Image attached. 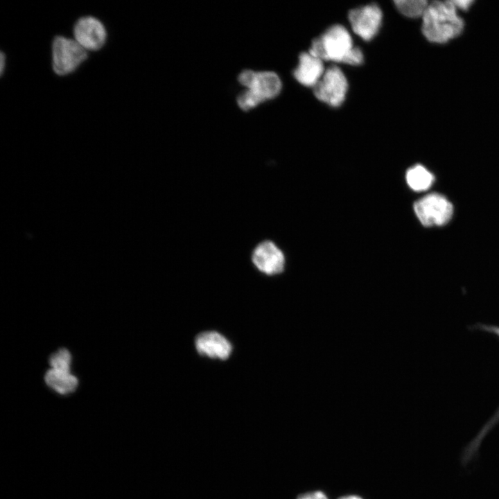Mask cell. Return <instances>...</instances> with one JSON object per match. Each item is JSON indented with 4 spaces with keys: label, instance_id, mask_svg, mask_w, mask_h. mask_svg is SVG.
Masks as SVG:
<instances>
[{
    "label": "cell",
    "instance_id": "cell-1",
    "mask_svg": "<svg viewBox=\"0 0 499 499\" xmlns=\"http://www.w3.org/2000/svg\"><path fill=\"white\" fill-rule=\"evenodd\" d=\"M322 60H331L350 65H359L363 61L361 50L353 46L351 37L342 25L329 28L315 39L308 51Z\"/></svg>",
    "mask_w": 499,
    "mask_h": 499
},
{
    "label": "cell",
    "instance_id": "cell-2",
    "mask_svg": "<svg viewBox=\"0 0 499 499\" xmlns=\"http://www.w3.org/2000/svg\"><path fill=\"white\" fill-rule=\"evenodd\" d=\"M422 21L423 35L433 43H446L459 35L464 28V21L453 1L429 3Z\"/></svg>",
    "mask_w": 499,
    "mask_h": 499
},
{
    "label": "cell",
    "instance_id": "cell-3",
    "mask_svg": "<svg viewBox=\"0 0 499 499\" xmlns=\"http://www.w3.org/2000/svg\"><path fill=\"white\" fill-rule=\"evenodd\" d=\"M238 80L245 87L236 99L238 107L243 111H249L275 98L282 87L278 75L269 71L244 70L238 75Z\"/></svg>",
    "mask_w": 499,
    "mask_h": 499
},
{
    "label": "cell",
    "instance_id": "cell-4",
    "mask_svg": "<svg viewBox=\"0 0 499 499\" xmlns=\"http://www.w3.org/2000/svg\"><path fill=\"white\" fill-rule=\"evenodd\" d=\"M87 51L74 39L57 36L52 43V67L59 76L73 72L87 58Z\"/></svg>",
    "mask_w": 499,
    "mask_h": 499
},
{
    "label": "cell",
    "instance_id": "cell-5",
    "mask_svg": "<svg viewBox=\"0 0 499 499\" xmlns=\"http://www.w3.org/2000/svg\"><path fill=\"white\" fill-rule=\"evenodd\" d=\"M414 210L421 223L426 227L446 224L453 212L451 203L437 193L429 194L417 201Z\"/></svg>",
    "mask_w": 499,
    "mask_h": 499
},
{
    "label": "cell",
    "instance_id": "cell-6",
    "mask_svg": "<svg viewBox=\"0 0 499 499\" xmlns=\"http://www.w3.org/2000/svg\"><path fill=\"white\" fill-rule=\"evenodd\" d=\"M348 88L347 78L336 66L326 69L317 84L314 94L319 100L333 107H338L344 100Z\"/></svg>",
    "mask_w": 499,
    "mask_h": 499
},
{
    "label": "cell",
    "instance_id": "cell-7",
    "mask_svg": "<svg viewBox=\"0 0 499 499\" xmlns=\"http://www.w3.org/2000/svg\"><path fill=\"white\" fill-rule=\"evenodd\" d=\"M251 261L257 270L268 276L281 273L286 263L283 252L270 240H264L255 246Z\"/></svg>",
    "mask_w": 499,
    "mask_h": 499
},
{
    "label": "cell",
    "instance_id": "cell-8",
    "mask_svg": "<svg viewBox=\"0 0 499 499\" xmlns=\"http://www.w3.org/2000/svg\"><path fill=\"white\" fill-rule=\"evenodd\" d=\"M73 32L74 40L87 51L100 49L107 39V31L103 24L91 16L78 19Z\"/></svg>",
    "mask_w": 499,
    "mask_h": 499
},
{
    "label": "cell",
    "instance_id": "cell-9",
    "mask_svg": "<svg viewBox=\"0 0 499 499\" xmlns=\"http://www.w3.org/2000/svg\"><path fill=\"white\" fill-rule=\"evenodd\" d=\"M382 17L381 10L375 4L353 9L349 13L353 31L366 41L371 40L377 34Z\"/></svg>",
    "mask_w": 499,
    "mask_h": 499
},
{
    "label": "cell",
    "instance_id": "cell-10",
    "mask_svg": "<svg viewBox=\"0 0 499 499\" xmlns=\"http://www.w3.org/2000/svg\"><path fill=\"white\" fill-rule=\"evenodd\" d=\"M195 347L200 355L220 360H227L233 349L231 342L224 335L213 331L199 333L195 339Z\"/></svg>",
    "mask_w": 499,
    "mask_h": 499
},
{
    "label": "cell",
    "instance_id": "cell-11",
    "mask_svg": "<svg viewBox=\"0 0 499 499\" xmlns=\"http://www.w3.org/2000/svg\"><path fill=\"white\" fill-rule=\"evenodd\" d=\"M471 329L493 334L499 339V325L478 322L471 326ZM498 423H499V406L477 435L464 447V453L467 457L471 459L476 457L484 439Z\"/></svg>",
    "mask_w": 499,
    "mask_h": 499
},
{
    "label": "cell",
    "instance_id": "cell-12",
    "mask_svg": "<svg viewBox=\"0 0 499 499\" xmlns=\"http://www.w3.org/2000/svg\"><path fill=\"white\" fill-rule=\"evenodd\" d=\"M323 60L311 55L302 53L299 64L293 71L295 78L301 85L314 87L322 77L324 71Z\"/></svg>",
    "mask_w": 499,
    "mask_h": 499
},
{
    "label": "cell",
    "instance_id": "cell-13",
    "mask_svg": "<svg viewBox=\"0 0 499 499\" xmlns=\"http://www.w3.org/2000/svg\"><path fill=\"white\" fill-rule=\"evenodd\" d=\"M44 380L49 387L61 394L72 393L78 386L77 378L70 371L53 368L46 372Z\"/></svg>",
    "mask_w": 499,
    "mask_h": 499
},
{
    "label": "cell",
    "instance_id": "cell-14",
    "mask_svg": "<svg viewBox=\"0 0 499 499\" xmlns=\"http://www.w3.org/2000/svg\"><path fill=\"white\" fill-rule=\"evenodd\" d=\"M433 180L432 174L421 165H416L410 168L406 173L408 184L416 191L428 189L432 185Z\"/></svg>",
    "mask_w": 499,
    "mask_h": 499
},
{
    "label": "cell",
    "instance_id": "cell-15",
    "mask_svg": "<svg viewBox=\"0 0 499 499\" xmlns=\"http://www.w3.org/2000/svg\"><path fill=\"white\" fill-rule=\"evenodd\" d=\"M394 4L403 15L416 18L423 17L429 3L425 0H397L394 1Z\"/></svg>",
    "mask_w": 499,
    "mask_h": 499
},
{
    "label": "cell",
    "instance_id": "cell-16",
    "mask_svg": "<svg viewBox=\"0 0 499 499\" xmlns=\"http://www.w3.org/2000/svg\"><path fill=\"white\" fill-rule=\"evenodd\" d=\"M71 356L66 349H60L49 358V364L53 369L70 371Z\"/></svg>",
    "mask_w": 499,
    "mask_h": 499
},
{
    "label": "cell",
    "instance_id": "cell-17",
    "mask_svg": "<svg viewBox=\"0 0 499 499\" xmlns=\"http://www.w3.org/2000/svg\"><path fill=\"white\" fill-rule=\"evenodd\" d=\"M297 499H328V498L323 492L315 491L301 494Z\"/></svg>",
    "mask_w": 499,
    "mask_h": 499
},
{
    "label": "cell",
    "instance_id": "cell-18",
    "mask_svg": "<svg viewBox=\"0 0 499 499\" xmlns=\"http://www.w3.org/2000/svg\"><path fill=\"white\" fill-rule=\"evenodd\" d=\"M453 2L457 9H461L463 10H467L473 3L472 1L469 0H456L453 1Z\"/></svg>",
    "mask_w": 499,
    "mask_h": 499
},
{
    "label": "cell",
    "instance_id": "cell-19",
    "mask_svg": "<svg viewBox=\"0 0 499 499\" xmlns=\"http://www.w3.org/2000/svg\"><path fill=\"white\" fill-rule=\"evenodd\" d=\"M5 66H6V56H5V54L3 52H1V55H0V73H1V75H2L3 73Z\"/></svg>",
    "mask_w": 499,
    "mask_h": 499
},
{
    "label": "cell",
    "instance_id": "cell-20",
    "mask_svg": "<svg viewBox=\"0 0 499 499\" xmlns=\"http://www.w3.org/2000/svg\"><path fill=\"white\" fill-rule=\"evenodd\" d=\"M339 499H362V498L358 496L351 495V496H343Z\"/></svg>",
    "mask_w": 499,
    "mask_h": 499
}]
</instances>
